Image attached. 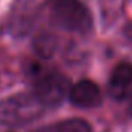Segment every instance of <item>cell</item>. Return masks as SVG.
I'll use <instances>...</instances> for the list:
<instances>
[{
    "label": "cell",
    "mask_w": 132,
    "mask_h": 132,
    "mask_svg": "<svg viewBox=\"0 0 132 132\" xmlns=\"http://www.w3.org/2000/svg\"><path fill=\"white\" fill-rule=\"evenodd\" d=\"M49 20L54 26L69 32L85 34L92 28V17L80 0H51Z\"/></svg>",
    "instance_id": "cell-1"
},
{
    "label": "cell",
    "mask_w": 132,
    "mask_h": 132,
    "mask_svg": "<svg viewBox=\"0 0 132 132\" xmlns=\"http://www.w3.org/2000/svg\"><path fill=\"white\" fill-rule=\"evenodd\" d=\"M45 112V106L34 94H15L0 101V123L5 126H23L32 123Z\"/></svg>",
    "instance_id": "cell-2"
},
{
    "label": "cell",
    "mask_w": 132,
    "mask_h": 132,
    "mask_svg": "<svg viewBox=\"0 0 132 132\" xmlns=\"http://www.w3.org/2000/svg\"><path fill=\"white\" fill-rule=\"evenodd\" d=\"M69 80L59 72L40 74L34 83V95L45 108H52L65 100L66 94L71 91Z\"/></svg>",
    "instance_id": "cell-3"
},
{
    "label": "cell",
    "mask_w": 132,
    "mask_h": 132,
    "mask_svg": "<svg viewBox=\"0 0 132 132\" xmlns=\"http://www.w3.org/2000/svg\"><path fill=\"white\" fill-rule=\"evenodd\" d=\"M108 92L114 100H128L132 98V65L120 63L114 68L109 81Z\"/></svg>",
    "instance_id": "cell-4"
},
{
    "label": "cell",
    "mask_w": 132,
    "mask_h": 132,
    "mask_svg": "<svg viewBox=\"0 0 132 132\" xmlns=\"http://www.w3.org/2000/svg\"><path fill=\"white\" fill-rule=\"evenodd\" d=\"M69 100L78 108H95L101 103V91L92 80H80L71 88Z\"/></svg>",
    "instance_id": "cell-5"
},
{
    "label": "cell",
    "mask_w": 132,
    "mask_h": 132,
    "mask_svg": "<svg viewBox=\"0 0 132 132\" xmlns=\"http://www.w3.org/2000/svg\"><path fill=\"white\" fill-rule=\"evenodd\" d=\"M34 51L37 52V55L43 57V59H49L55 51H57V46H59V40L54 34L51 32H38L34 38Z\"/></svg>",
    "instance_id": "cell-6"
},
{
    "label": "cell",
    "mask_w": 132,
    "mask_h": 132,
    "mask_svg": "<svg viewBox=\"0 0 132 132\" xmlns=\"http://www.w3.org/2000/svg\"><path fill=\"white\" fill-rule=\"evenodd\" d=\"M55 132H92L91 125L81 118H69L55 126Z\"/></svg>",
    "instance_id": "cell-7"
},
{
    "label": "cell",
    "mask_w": 132,
    "mask_h": 132,
    "mask_svg": "<svg viewBox=\"0 0 132 132\" xmlns=\"http://www.w3.org/2000/svg\"><path fill=\"white\" fill-rule=\"evenodd\" d=\"M126 34H128V35H129V37L132 38V23L129 25V26H128V28H126Z\"/></svg>",
    "instance_id": "cell-8"
}]
</instances>
